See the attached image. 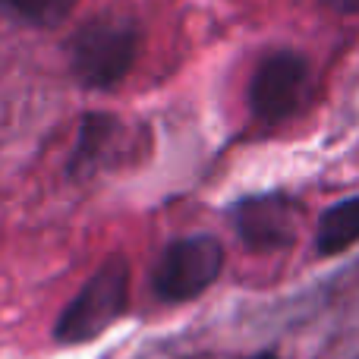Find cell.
Returning <instances> with one entry per match:
<instances>
[{"instance_id": "1", "label": "cell", "mask_w": 359, "mask_h": 359, "mask_svg": "<svg viewBox=\"0 0 359 359\" xmlns=\"http://www.w3.org/2000/svg\"><path fill=\"white\" fill-rule=\"evenodd\" d=\"M142 48V32L136 19L123 16H95L69 35L67 60L69 73L82 88L111 92L123 86L133 73Z\"/></svg>"}, {"instance_id": "2", "label": "cell", "mask_w": 359, "mask_h": 359, "mask_svg": "<svg viewBox=\"0 0 359 359\" xmlns=\"http://www.w3.org/2000/svg\"><path fill=\"white\" fill-rule=\"evenodd\" d=\"M130 262L126 255H107L98 271L79 287L73 299L60 309L54 322V344L60 347H82L104 334L130 309Z\"/></svg>"}, {"instance_id": "3", "label": "cell", "mask_w": 359, "mask_h": 359, "mask_svg": "<svg viewBox=\"0 0 359 359\" xmlns=\"http://www.w3.org/2000/svg\"><path fill=\"white\" fill-rule=\"evenodd\" d=\"M224 271V246L211 233L177 236L161 249L151 268V290L161 303L180 306L198 299Z\"/></svg>"}, {"instance_id": "4", "label": "cell", "mask_w": 359, "mask_h": 359, "mask_svg": "<svg viewBox=\"0 0 359 359\" xmlns=\"http://www.w3.org/2000/svg\"><path fill=\"white\" fill-rule=\"evenodd\" d=\"M312 88V63L306 54L293 48H278L265 54L255 67L246 88V101L252 117L262 126H278L297 117L309 101Z\"/></svg>"}, {"instance_id": "5", "label": "cell", "mask_w": 359, "mask_h": 359, "mask_svg": "<svg viewBox=\"0 0 359 359\" xmlns=\"http://www.w3.org/2000/svg\"><path fill=\"white\" fill-rule=\"evenodd\" d=\"M230 224L249 252H284L299 236L303 205L284 192H259L230 208Z\"/></svg>"}, {"instance_id": "6", "label": "cell", "mask_w": 359, "mask_h": 359, "mask_svg": "<svg viewBox=\"0 0 359 359\" xmlns=\"http://www.w3.org/2000/svg\"><path fill=\"white\" fill-rule=\"evenodd\" d=\"M126 149H130V130L123 120L104 111H92L79 123V136H76L73 155L67 161V174L69 180H92L98 170L117 164Z\"/></svg>"}, {"instance_id": "7", "label": "cell", "mask_w": 359, "mask_h": 359, "mask_svg": "<svg viewBox=\"0 0 359 359\" xmlns=\"http://www.w3.org/2000/svg\"><path fill=\"white\" fill-rule=\"evenodd\" d=\"M356 243H359V196H350L318 215L316 255L318 259H334V255L350 252Z\"/></svg>"}, {"instance_id": "8", "label": "cell", "mask_w": 359, "mask_h": 359, "mask_svg": "<svg viewBox=\"0 0 359 359\" xmlns=\"http://www.w3.org/2000/svg\"><path fill=\"white\" fill-rule=\"evenodd\" d=\"M79 0H0V13L32 29H57L76 13Z\"/></svg>"}, {"instance_id": "9", "label": "cell", "mask_w": 359, "mask_h": 359, "mask_svg": "<svg viewBox=\"0 0 359 359\" xmlns=\"http://www.w3.org/2000/svg\"><path fill=\"white\" fill-rule=\"evenodd\" d=\"M325 10L337 13V16H356L359 13V0H318Z\"/></svg>"}, {"instance_id": "10", "label": "cell", "mask_w": 359, "mask_h": 359, "mask_svg": "<svg viewBox=\"0 0 359 359\" xmlns=\"http://www.w3.org/2000/svg\"><path fill=\"white\" fill-rule=\"evenodd\" d=\"M243 359H280V356H278V350H259V353L243 356Z\"/></svg>"}]
</instances>
